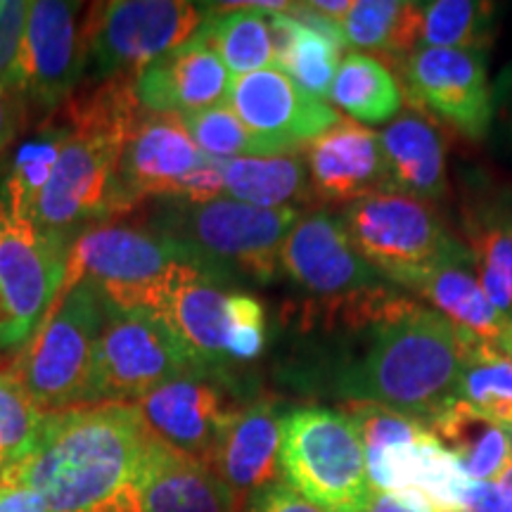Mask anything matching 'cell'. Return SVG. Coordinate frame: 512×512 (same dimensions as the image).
<instances>
[{"label": "cell", "instance_id": "cell-39", "mask_svg": "<svg viewBox=\"0 0 512 512\" xmlns=\"http://www.w3.org/2000/svg\"><path fill=\"white\" fill-rule=\"evenodd\" d=\"M252 512H328L287 482H273L252 496Z\"/></svg>", "mask_w": 512, "mask_h": 512}, {"label": "cell", "instance_id": "cell-29", "mask_svg": "<svg viewBox=\"0 0 512 512\" xmlns=\"http://www.w3.org/2000/svg\"><path fill=\"white\" fill-rule=\"evenodd\" d=\"M271 29L280 72H285L313 98L325 102V98H330L344 48L283 12H271Z\"/></svg>", "mask_w": 512, "mask_h": 512}, {"label": "cell", "instance_id": "cell-28", "mask_svg": "<svg viewBox=\"0 0 512 512\" xmlns=\"http://www.w3.org/2000/svg\"><path fill=\"white\" fill-rule=\"evenodd\" d=\"M330 100L361 126H387L406 107L401 83L387 62L363 53L342 57Z\"/></svg>", "mask_w": 512, "mask_h": 512}, {"label": "cell", "instance_id": "cell-2", "mask_svg": "<svg viewBox=\"0 0 512 512\" xmlns=\"http://www.w3.org/2000/svg\"><path fill=\"white\" fill-rule=\"evenodd\" d=\"M358 330L361 356L351 358L337 380V392L349 401L377 403L427 422L458 399L463 344L441 313L396 297L380 318Z\"/></svg>", "mask_w": 512, "mask_h": 512}, {"label": "cell", "instance_id": "cell-27", "mask_svg": "<svg viewBox=\"0 0 512 512\" xmlns=\"http://www.w3.org/2000/svg\"><path fill=\"white\" fill-rule=\"evenodd\" d=\"M422 8L425 3L411 0H358L342 24L347 48H356L358 53H375L401 64L408 55L420 48L422 38ZM382 60V62H384Z\"/></svg>", "mask_w": 512, "mask_h": 512}, {"label": "cell", "instance_id": "cell-9", "mask_svg": "<svg viewBox=\"0 0 512 512\" xmlns=\"http://www.w3.org/2000/svg\"><path fill=\"white\" fill-rule=\"evenodd\" d=\"M69 249L0 192V354L41 328L64 285Z\"/></svg>", "mask_w": 512, "mask_h": 512}, {"label": "cell", "instance_id": "cell-46", "mask_svg": "<svg viewBox=\"0 0 512 512\" xmlns=\"http://www.w3.org/2000/svg\"><path fill=\"white\" fill-rule=\"evenodd\" d=\"M508 432V441H510V463H512V430H505Z\"/></svg>", "mask_w": 512, "mask_h": 512}, {"label": "cell", "instance_id": "cell-17", "mask_svg": "<svg viewBox=\"0 0 512 512\" xmlns=\"http://www.w3.org/2000/svg\"><path fill=\"white\" fill-rule=\"evenodd\" d=\"M313 197L354 204L380 192H394L380 133L342 119L306 147Z\"/></svg>", "mask_w": 512, "mask_h": 512}, {"label": "cell", "instance_id": "cell-18", "mask_svg": "<svg viewBox=\"0 0 512 512\" xmlns=\"http://www.w3.org/2000/svg\"><path fill=\"white\" fill-rule=\"evenodd\" d=\"M204 27V24H202ZM233 74L209 46L204 29L136 76V98L147 114H183L228 102Z\"/></svg>", "mask_w": 512, "mask_h": 512}, {"label": "cell", "instance_id": "cell-45", "mask_svg": "<svg viewBox=\"0 0 512 512\" xmlns=\"http://www.w3.org/2000/svg\"><path fill=\"white\" fill-rule=\"evenodd\" d=\"M496 484L501 486V489L508 491V494H512V463H510L508 467H505V470L501 472V475H498Z\"/></svg>", "mask_w": 512, "mask_h": 512}, {"label": "cell", "instance_id": "cell-4", "mask_svg": "<svg viewBox=\"0 0 512 512\" xmlns=\"http://www.w3.org/2000/svg\"><path fill=\"white\" fill-rule=\"evenodd\" d=\"M342 223L361 259L382 280L413 294L446 264L467 256L437 209L403 192H380L349 204Z\"/></svg>", "mask_w": 512, "mask_h": 512}, {"label": "cell", "instance_id": "cell-7", "mask_svg": "<svg viewBox=\"0 0 512 512\" xmlns=\"http://www.w3.org/2000/svg\"><path fill=\"white\" fill-rule=\"evenodd\" d=\"M190 266L192 256L162 233L98 223L69 249L64 285L91 280L119 309L157 311L164 294Z\"/></svg>", "mask_w": 512, "mask_h": 512}, {"label": "cell", "instance_id": "cell-20", "mask_svg": "<svg viewBox=\"0 0 512 512\" xmlns=\"http://www.w3.org/2000/svg\"><path fill=\"white\" fill-rule=\"evenodd\" d=\"M145 512H242L245 503L202 460L152 434L138 477Z\"/></svg>", "mask_w": 512, "mask_h": 512}, {"label": "cell", "instance_id": "cell-23", "mask_svg": "<svg viewBox=\"0 0 512 512\" xmlns=\"http://www.w3.org/2000/svg\"><path fill=\"white\" fill-rule=\"evenodd\" d=\"M427 299L458 332L463 342H479L512 358V318L491 304L475 271L470 254L451 261L420 287Z\"/></svg>", "mask_w": 512, "mask_h": 512}, {"label": "cell", "instance_id": "cell-14", "mask_svg": "<svg viewBox=\"0 0 512 512\" xmlns=\"http://www.w3.org/2000/svg\"><path fill=\"white\" fill-rule=\"evenodd\" d=\"M228 105L278 155H302L313 140L342 121L335 107L313 98L280 69L233 76Z\"/></svg>", "mask_w": 512, "mask_h": 512}, {"label": "cell", "instance_id": "cell-34", "mask_svg": "<svg viewBox=\"0 0 512 512\" xmlns=\"http://www.w3.org/2000/svg\"><path fill=\"white\" fill-rule=\"evenodd\" d=\"M190 138L211 159H238V157H275L278 152L271 145L256 138L242 124L228 102L207 110L190 112L181 117Z\"/></svg>", "mask_w": 512, "mask_h": 512}, {"label": "cell", "instance_id": "cell-24", "mask_svg": "<svg viewBox=\"0 0 512 512\" xmlns=\"http://www.w3.org/2000/svg\"><path fill=\"white\" fill-rule=\"evenodd\" d=\"M427 427L463 465L475 482H496L510 465V441L498 425L470 403L456 399L427 420Z\"/></svg>", "mask_w": 512, "mask_h": 512}, {"label": "cell", "instance_id": "cell-1", "mask_svg": "<svg viewBox=\"0 0 512 512\" xmlns=\"http://www.w3.org/2000/svg\"><path fill=\"white\" fill-rule=\"evenodd\" d=\"M150 441L136 403L67 408L48 413L34 451L12 475L55 512H88L138 486Z\"/></svg>", "mask_w": 512, "mask_h": 512}, {"label": "cell", "instance_id": "cell-32", "mask_svg": "<svg viewBox=\"0 0 512 512\" xmlns=\"http://www.w3.org/2000/svg\"><path fill=\"white\" fill-rule=\"evenodd\" d=\"M472 271L491 304L512 318V216H489L470 228Z\"/></svg>", "mask_w": 512, "mask_h": 512}, {"label": "cell", "instance_id": "cell-36", "mask_svg": "<svg viewBox=\"0 0 512 512\" xmlns=\"http://www.w3.org/2000/svg\"><path fill=\"white\" fill-rule=\"evenodd\" d=\"M342 413L354 422L363 448H366V460L375 458L384 448L411 444V441H418L425 434H430L427 422L389 411V408L377 406V403L349 401L347 411Z\"/></svg>", "mask_w": 512, "mask_h": 512}, {"label": "cell", "instance_id": "cell-10", "mask_svg": "<svg viewBox=\"0 0 512 512\" xmlns=\"http://www.w3.org/2000/svg\"><path fill=\"white\" fill-rule=\"evenodd\" d=\"M200 373L207 370L157 313L107 302L88 403H131L176 377Z\"/></svg>", "mask_w": 512, "mask_h": 512}, {"label": "cell", "instance_id": "cell-5", "mask_svg": "<svg viewBox=\"0 0 512 512\" xmlns=\"http://www.w3.org/2000/svg\"><path fill=\"white\" fill-rule=\"evenodd\" d=\"M107 299L91 280L62 285L55 306L22 358L15 375L46 413L88 406Z\"/></svg>", "mask_w": 512, "mask_h": 512}, {"label": "cell", "instance_id": "cell-16", "mask_svg": "<svg viewBox=\"0 0 512 512\" xmlns=\"http://www.w3.org/2000/svg\"><path fill=\"white\" fill-rule=\"evenodd\" d=\"M147 430L185 456L209 463L221 432L238 408H230L226 392L209 373L183 375L152 389L136 401Z\"/></svg>", "mask_w": 512, "mask_h": 512}, {"label": "cell", "instance_id": "cell-38", "mask_svg": "<svg viewBox=\"0 0 512 512\" xmlns=\"http://www.w3.org/2000/svg\"><path fill=\"white\" fill-rule=\"evenodd\" d=\"M27 17L29 3H24V0H0V88L19 95H22V57Z\"/></svg>", "mask_w": 512, "mask_h": 512}, {"label": "cell", "instance_id": "cell-37", "mask_svg": "<svg viewBox=\"0 0 512 512\" xmlns=\"http://www.w3.org/2000/svg\"><path fill=\"white\" fill-rule=\"evenodd\" d=\"M228 335L226 354L238 361H252L264 351L266 344V320L264 306L252 294L233 292L226 302Z\"/></svg>", "mask_w": 512, "mask_h": 512}, {"label": "cell", "instance_id": "cell-11", "mask_svg": "<svg viewBox=\"0 0 512 512\" xmlns=\"http://www.w3.org/2000/svg\"><path fill=\"white\" fill-rule=\"evenodd\" d=\"M209 12L183 0H112L86 10L88 62L95 79L138 76L190 41Z\"/></svg>", "mask_w": 512, "mask_h": 512}, {"label": "cell", "instance_id": "cell-22", "mask_svg": "<svg viewBox=\"0 0 512 512\" xmlns=\"http://www.w3.org/2000/svg\"><path fill=\"white\" fill-rule=\"evenodd\" d=\"M380 143L394 192L437 202L446 195V143L430 114L406 105L382 128Z\"/></svg>", "mask_w": 512, "mask_h": 512}, {"label": "cell", "instance_id": "cell-35", "mask_svg": "<svg viewBox=\"0 0 512 512\" xmlns=\"http://www.w3.org/2000/svg\"><path fill=\"white\" fill-rule=\"evenodd\" d=\"M64 140H67V128L48 119L34 138L24 140L19 145L10 176L5 178V185L0 192L15 202L27 216L31 202L36 200V195L48 183L50 174H53Z\"/></svg>", "mask_w": 512, "mask_h": 512}, {"label": "cell", "instance_id": "cell-43", "mask_svg": "<svg viewBox=\"0 0 512 512\" xmlns=\"http://www.w3.org/2000/svg\"><path fill=\"white\" fill-rule=\"evenodd\" d=\"M363 512H430V510L422 508V505L413 503L411 498L401 494H384V491H375Z\"/></svg>", "mask_w": 512, "mask_h": 512}, {"label": "cell", "instance_id": "cell-6", "mask_svg": "<svg viewBox=\"0 0 512 512\" xmlns=\"http://www.w3.org/2000/svg\"><path fill=\"white\" fill-rule=\"evenodd\" d=\"M280 268L351 330L373 323L401 297L361 259L342 219L328 211L299 216L280 249Z\"/></svg>", "mask_w": 512, "mask_h": 512}, {"label": "cell", "instance_id": "cell-19", "mask_svg": "<svg viewBox=\"0 0 512 512\" xmlns=\"http://www.w3.org/2000/svg\"><path fill=\"white\" fill-rule=\"evenodd\" d=\"M285 418L273 399H259L238 408L216 441L207 465L242 503L278 482Z\"/></svg>", "mask_w": 512, "mask_h": 512}, {"label": "cell", "instance_id": "cell-41", "mask_svg": "<svg viewBox=\"0 0 512 512\" xmlns=\"http://www.w3.org/2000/svg\"><path fill=\"white\" fill-rule=\"evenodd\" d=\"M460 512H512V494L496 482H472Z\"/></svg>", "mask_w": 512, "mask_h": 512}, {"label": "cell", "instance_id": "cell-31", "mask_svg": "<svg viewBox=\"0 0 512 512\" xmlns=\"http://www.w3.org/2000/svg\"><path fill=\"white\" fill-rule=\"evenodd\" d=\"M494 10V5L479 0L425 3L420 46L486 53L494 41Z\"/></svg>", "mask_w": 512, "mask_h": 512}, {"label": "cell", "instance_id": "cell-3", "mask_svg": "<svg viewBox=\"0 0 512 512\" xmlns=\"http://www.w3.org/2000/svg\"><path fill=\"white\" fill-rule=\"evenodd\" d=\"M297 221L299 209H261L219 197L202 204L169 200L155 228L216 280L240 273L256 283H271L280 249Z\"/></svg>", "mask_w": 512, "mask_h": 512}, {"label": "cell", "instance_id": "cell-12", "mask_svg": "<svg viewBox=\"0 0 512 512\" xmlns=\"http://www.w3.org/2000/svg\"><path fill=\"white\" fill-rule=\"evenodd\" d=\"M81 8L62 0L29 3L22 95L46 112L60 110L88 67L86 10Z\"/></svg>", "mask_w": 512, "mask_h": 512}, {"label": "cell", "instance_id": "cell-13", "mask_svg": "<svg viewBox=\"0 0 512 512\" xmlns=\"http://www.w3.org/2000/svg\"><path fill=\"white\" fill-rule=\"evenodd\" d=\"M408 95L425 112L482 140L494 117L484 53L420 46L401 64Z\"/></svg>", "mask_w": 512, "mask_h": 512}, {"label": "cell", "instance_id": "cell-30", "mask_svg": "<svg viewBox=\"0 0 512 512\" xmlns=\"http://www.w3.org/2000/svg\"><path fill=\"white\" fill-rule=\"evenodd\" d=\"M458 399L512 430V358L479 342H463Z\"/></svg>", "mask_w": 512, "mask_h": 512}, {"label": "cell", "instance_id": "cell-33", "mask_svg": "<svg viewBox=\"0 0 512 512\" xmlns=\"http://www.w3.org/2000/svg\"><path fill=\"white\" fill-rule=\"evenodd\" d=\"M48 413L31 399L15 373H0V477L34 451Z\"/></svg>", "mask_w": 512, "mask_h": 512}, {"label": "cell", "instance_id": "cell-42", "mask_svg": "<svg viewBox=\"0 0 512 512\" xmlns=\"http://www.w3.org/2000/svg\"><path fill=\"white\" fill-rule=\"evenodd\" d=\"M24 121V98L19 93H10L0 88V152L8 147L22 128Z\"/></svg>", "mask_w": 512, "mask_h": 512}, {"label": "cell", "instance_id": "cell-26", "mask_svg": "<svg viewBox=\"0 0 512 512\" xmlns=\"http://www.w3.org/2000/svg\"><path fill=\"white\" fill-rule=\"evenodd\" d=\"M204 36L233 76L278 69L271 12L256 3L209 5Z\"/></svg>", "mask_w": 512, "mask_h": 512}, {"label": "cell", "instance_id": "cell-25", "mask_svg": "<svg viewBox=\"0 0 512 512\" xmlns=\"http://www.w3.org/2000/svg\"><path fill=\"white\" fill-rule=\"evenodd\" d=\"M223 195L261 209H297L313 200L309 169L299 155L223 159Z\"/></svg>", "mask_w": 512, "mask_h": 512}, {"label": "cell", "instance_id": "cell-44", "mask_svg": "<svg viewBox=\"0 0 512 512\" xmlns=\"http://www.w3.org/2000/svg\"><path fill=\"white\" fill-rule=\"evenodd\" d=\"M88 512H145L143 501H140V491L138 486H131V489L121 491L110 501H105L98 508L88 510Z\"/></svg>", "mask_w": 512, "mask_h": 512}, {"label": "cell", "instance_id": "cell-15", "mask_svg": "<svg viewBox=\"0 0 512 512\" xmlns=\"http://www.w3.org/2000/svg\"><path fill=\"white\" fill-rule=\"evenodd\" d=\"M207 155L190 138L176 114H143L121 150L117 192L121 209L131 211L145 197L183 200L190 176Z\"/></svg>", "mask_w": 512, "mask_h": 512}, {"label": "cell", "instance_id": "cell-21", "mask_svg": "<svg viewBox=\"0 0 512 512\" xmlns=\"http://www.w3.org/2000/svg\"><path fill=\"white\" fill-rule=\"evenodd\" d=\"M226 302L228 294L219 287V280L200 266H190L155 311L207 373L228 358Z\"/></svg>", "mask_w": 512, "mask_h": 512}, {"label": "cell", "instance_id": "cell-8", "mask_svg": "<svg viewBox=\"0 0 512 512\" xmlns=\"http://www.w3.org/2000/svg\"><path fill=\"white\" fill-rule=\"evenodd\" d=\"M280 472L287 484L328 512H363L375 494L354 422L330 408L287 413Z\"/></svg>", "mask_w": 512, "mask_h": 512}, {"label": "cell", "instance_id": "cell-40", "mask_svg": "<svg viewBox=\"0 0 512 512\" xmlns=\"http://www.w3.org/2000/svg\"><path fill=\"white\" fill-rule=\"evenodd\" d=\"M0 512H55L50 505L29 489L27 484L8 472L0 477Z\"/></svg>", "mask_w": 512, "mask_h": 512}]
</instances>
